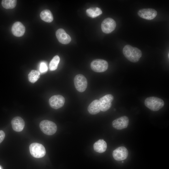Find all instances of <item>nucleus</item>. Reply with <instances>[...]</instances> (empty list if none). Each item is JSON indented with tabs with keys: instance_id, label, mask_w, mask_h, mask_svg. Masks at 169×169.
I'll use <instances>...</instances> for the list:
<instances>
[{
	"instance_id": "1",
	"label": "nucleus",
	"mask_w": 169,
	"mask_h": 169,
	"mask_svg": "<svg viewBox=\"0 0 169 169\" xmlns=\"http://www.w3.org/2000/svg\"><path fill=\"white\" fill-rule=\"evenodd\" d=\"M123 53L128 60L133 63L138 61L142 55L140 50L129 45H126L124 47Z\"/></svg>"
},
{
	"instance_id": "2",
	"label": "nucleus",
	"mask_w": 169,
	"mask_h": 169,
	"mask_svg": "<svg viewBox=\"0 0 169 169\" xmlns=\"http://www.w3.org/2000/svg\"><path fill=\"white\" fill-rule=\"evenodd\" d=\"M144 103L147 107L153 111L159 110L164 105V102L162 99L154 96L146 98Z\"/></svg>"
},
{
	"instance_id": "3",
	"label": "nucleus",
	"mask_w": 169,
	"mask_h": 169,
	"mask_svg": "<svg viewBox=\"0 0 169 169\" xmlns=\"http://www.w3.org/2000/svg\"><path fill=\"white\" fill-rule=\"evenodd\" d=\"M39 127L41 131L48 135L54 134L57 130L56 124L54 122L47 120H44L41 121Z\"/></svg>"
},
{
	"instance_id": "4",
	"label": "nucleus",
	"mask_w": 169,
	"mask_h": 169,
	"mask_svg": "<svg viewBox=\"0 0 169 169\" xmlns=\"http://www.w3.org/2000/svg\"><path fill=\"white\" fill-rule=\"evenodd\" d=\"M29 151L31 155L36 158H40L45 155L46 151L44 146L38 143H33L30 145Z\"/></svg>"
},
{
	"instance_id": "5",
	"label": "nucleus",
	"mask_w": 169,
	"mask_h": 169,
	"mask_svg": "<svg viewBox=\"0 0 169 169\" xmlns=\"http://www.w3.org/2000/svg\"><path fill=\"white\" fill-rule=\"evenodd\" d=\"M108 66L107 61L102 59H94L90 64L91 69L96 72H102L105 71L108 69Z\"/></svg>"
},
{
	"instance_id": "6",
	"label": "nucleus",
	"mask_w": 169,
	"mask_h": 169,
	"mask_svg": "<svg viewBox=\"0 0 169 169\" xmlns=\"http://www.w3.org/2000/svg\"><path fill=\"white\" fill-rule=\"evenodd\" d=\"M74 83L76 89L79 92L84 91L87 87V80L82 74H78L75 76Z\"/></svg>"
},
{
	"instance_id": "7",
	"label": "nucleus",
	"mask_w": 169,
	"mask_h": 169,
	"mask_svg": "<svg viewBox=\"0 0 169 169\" xmlns=\"http://www.w3.org/2000/svg\"><path fill=\"white\" fill-rule=\"evenodd\" d=\"M116 23L115 21L111 18H107L103 20L101 24L102 31L105 33H109L115 29Z\"/></svg>"
},
{
	"instance_id": "8",
	"label": "nucleus",
	"mask_w": 169,
	"mask_h": 169,
	"mask_svg": "<svg viewBox=\"0 0 169 169\" xmlns=\"http://www.w3.org/2000/svg\"><path fill=\"white\" fill-rule=\"evenodd\" d=\"M113 99V96L110 94L106 95L100 98L99 100L100 111L105 112L109 109L111 106Z\"/></svg>"
},
{
	"instance_id": "9",
	"label": "nucleus",
	"mask_w": 169,
	"mask_h": 169,
	"mask_svg": "<svg viewBox=\"0 0 169 169\" xmlns=\"http://www.w3.org/2000/svg\"><path fill=\"white\" fill-rule=\"evenodd\" d=\"M65 101V99L63 96L58 95L51 97L49 100V103L52 108L57 109L64 105Z\"/></svg>"
},
{
	"instance_id": "10",
	"label": "nucleus",
	"mask_w": 169,
	"mask_h": 169,
	"mask_svg": "<svg viewBox=\"0 0 169 169\" xmlns=\"http://www.w3.org/2000/svg\"><path fill=\"white\" fill-rule=\"evenodd\" d=\"M128 152L127 149L124 146H120L114 150L112 155L114 159L117 161L125 159L128 157Z\"/></svg>"
},
{
	"instance_id": "11",
	"label": "nucleus",
	"mask_w": 169,
	"mask_h": 169,
	"mask_svg": "<svg viewBox=\"0 0 169 169\" xmlns=\"http://www.w3.org/2000/svg\"><path fill=\"white\" fill-rule=\"evenodd\" d=\"M129 122L128 118L126 116H123L118 118L112 122L113 127L119 130L126 128L128 126Z\"/></svg>"
},
{
	"instance_id": "12",
	"label": "nucleus",
	"mask_w": 169,
	"mask_h": 169,
	"mask_svg": "<svg viewBox=\"0 0 169 169\" xmlns=\"http://www.w3.org/2000/svg\"><path fill=\"white\" fill-rule=\"evenodd\" d=\"M139 16L144 19L152 20L156 17L157 15V11L152 8H145L140 10L138 12Z\"/></svg>"
},
{
	"instance_id": "13",
	"label": "nucleus",
	"mask_w": 169,
	"mask_h": 169,
	"mask_svg": "<svg viewBox=\"0 0 169 169\" xmlns=\"http://www.w3.org/2000/svg\"><path fill=\"white\" fill-rule=\"evenodd\" d=\"M56 35L59 42L62 44H67L71 41V37L62 28L59 29L56 31Z\"/></svg>"
},
{
	"instance_id": "14",
	"label": "nucleus",
	"mask_w": 169,
	"mask_h": 169,
	"mask_svg": "<svg viewBox=\"0 0 169 169\" xmlns=\"http://www.w3.org/2000/svg\"><path fill=\"white\" fill-rule=\"evenodd\" d=\"M13 129L17 132L22 131L24 128L25 122L19 116L14 117L11 120Z\"/></svg>"
},
{
	"instance_id": "15",
	"label": "nucleus",
	"mask_w": 169,
	"mask_h": 169,
	"mask_svg": "<svg viewBox=\"0 0 169 169\" xmlns=\"http://www.w3.org/2000/svg\"><path fill=\"white\" fill-rule=\"evenodd\" d=\"M25 31L24 25L20 22L14 23L12 27L13 34L16 37H21L23 35Z\"/></svg>"
},
{
	"instance_id": "16",
	"label": "nucleus",
	"mask_w": 169,
	"mask_h": 169,
	"mask_svg": "<svg viewBox=\"0 0 169 169\" xmlns=\"http://www.w3.org/2000/svg\"><path fill=\"white\" fill-rule=\"evenodd\" d=\"M89 112L92 115H95L100 111V104L99 100H95L89 105L87 108Z\"/></svg>"
},
{
	"instance_id": "17",
	"label": "nucleus",
	"mask_w": 169,
	"mask_h": 169,
	"mask_svg": "<svg viewBox=\"0 0 169 169\" xmlns=\"http://www.w3.org/2000/svg\"><path fill=\"white\" fill-rule=\"evenodd\" d=\"M93 147L95 151L101 153L106 151L107 145L106 143L104 140L100 139L94 144Z\"/></svg>"
},
{
	"instance_id": "18",
	"label": "nucleus",
	"mask_w": 169,
	"mask_h": 169,
	"mask_svg": "<svg viewBox=\"0 0 169 169\" xmlns=\"http://www.w3.org/2000/svg\"><path fill=\"white\" fill-rule=\"evenodd\" d=\"M40 17L42 20L48 23L52 22L54 19L52 13L48 9L42 11L40 13Z\"/></svg>"
},
{
	"instance_id": "19",
	"label": "nucleus",
	"mask_w": 169,
	"mask_h": 169,
	"mask_svg": "<svg viewBox=\"0 0 169 169\" xmlns=\"http://www.w3.org/2000/svg\"><path fill=\"white\" fill-rule=\"evenodd\" d=\"M101 9L98 7H91L86 10L87 15L92 18H95L102 13Z\"/></svg>"
},
{
	"instance_id": "20",
	"label": "nucleus",
	"mask_w": 169,
	"mask_h": 169,
	"mask_svg": "<svg viewBox=\"0 0 169 169\" xmlns=\"http://www.w3.org/2000/svg\"><path fill=\"white\" fill-rule=\"evenodd\" d=\"M40 73L37 70H32L28 74V79L30 82L34 83L39 78Z\"/></svg>"
},
{
	"instance_id": "21",
	"label": "nucleus",
	"mask_w": 169,
	"mask_h": 169,
	"mask_svg": "<svg viewBox=\"0 0 169 169\" xmlns=\"http://www.w3.org/2000/svg\"><path fill=\"white\" fill-rule=\"evenodd\" d=\"M17 3L16 0H3L2 4L3 7L6 9H13L14 8Z\"/></svg>"
},
{
	"instance_id": "22",
	"label": "nucleus",
	"mask_w": 169,
	"mask_h": 169,
	"mask_svg": "<svg viewBox=\"0 0 169 169\" xmlns=\"http://www.w3.org/2000/svg\"><path fill=\"white\" fill-rule=\"evenodd\" d=\"M60 61V58L58 55L54 56L50 61L49 64V69L51 71L56 70Z\"/></svg>"
},
{
	"instance_id": "23",
	"label": "nucleus",
	"mask_w": 169,
	"mask_h": 169,
	"mask_svg": "<svg viewBox=\"0 0 169 169\" xmlns=\"http://www.w3.org/2000/svg\"><path fill=\"white\" fill-rule=\"evenodd\" d=\"M40 72L42 73H45L48 70V67L46 63L44 62H42L40 64L39 68Z\"/></svg>"
},
{
	"instance_id": "24",
	"label": "nucleus",
	"mask_w": 169,
	"mask_h": 169,
	"mask_svg": "<svg viewBox=\"0 0 169 169\" xmlns=\"http://www.w3.org/2000/svg\"><path fill=\"white\" fill-rule=\"evenodd\" d=\"M5 133L4 132L0 130V143L3 140L5 137Z\"/></svg>"
},
{
	"instance_id": "25",
	"label": "nucleus",
	"mask_w": 169,
	"mask_h": 169,
	"mask_svg": "<svg viewBox=\"0 0 169 169\" xmlns=\"http://www.w3.org/2000/svg\"><path fill=\"white\" fill-rule=\"evenodd\" d=\"M0 169H1V168H0Z\"/></svg>"
}]
</instances>
